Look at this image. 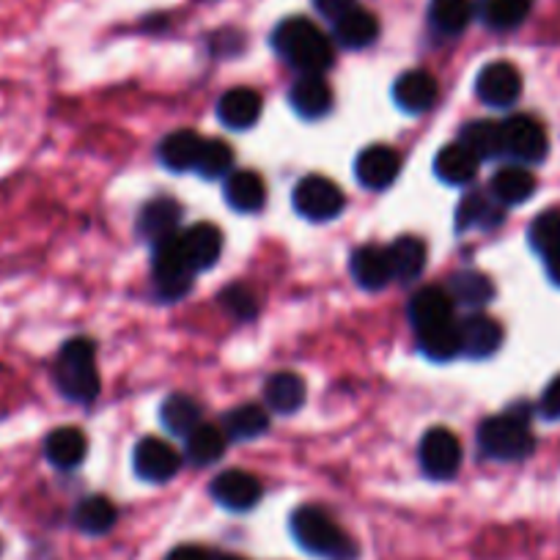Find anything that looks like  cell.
<instances>
[{
  "mask_svg": "<svg viewBox=\"0 0 560 560\" xmlns=\"http://www.w3.org/2000/svg\"><path fill=\"white\" fill-rule=\"evenodd\" d=\"M420 467L434 481H448L459 472L462 467V445L456 440V434L451 429L438 427L429 429L420 440Z\"/></svg>",
  "mask_w": 560,
  "mask_h": 560,
  "instance_id": "obj_6",
  "label": "cell"
},
{
  "mask_svg": "<svg viewBox=\"0 0 560 560\" xmlns=\"http://www.w3.org/2000/svg\"><path fill=\"white\" fill-rule=\"evenodd\" d=\"M289 102H292L294 110L303 118H316L327 116L332 107V89L322 74H303L298 83L289 91Z\"/></svg>",
  "mask_w": 560,
  "mask_h": 560,
  "instance_id": "obj_17",
  "label": "cell"
},
{
  "mask_svg": "<svg viewBox=\"0 0 560 560\" xmlns=\"http://www.w3.org/2000/svg\"><path fill=\"white\" fill-rule=\"evenodd\" d=\"M472 18H476V3L472 0H432L429 3V25L440 36L465 34Z\"/></svg>",
  "mask_w": 560,
  "mask_h": 560,
  "instance_id": "obj_27",
  "label": "cell"
},
{
  "mask_svg": "<svg viewBox=\"0 0 560 560\" xmlns=\"http://www.w3.org/2000/svg\"><path fill=\"white\" fill-rule=\"evenodd\" d=\"M225 445H229V438H225L223 427L201 423L187 434V459L198 467L214 465L225 454Z\"/></svg>",
  "mask_w": 560,
  "mask_h": 560,
  "instance_id": "obj_34",
  "label": "cell"
},
{
  "mask_svg": "<svg viewBox=\"0 0 560 560\" xmlns=\"http://www.w3.org/2000/svg\"><path fill=\"white\" fill-rule=\"evenodd\" d=\"M231 165H234V154H231V147L225 140H214V138H203L201 152H198L196 160V171L207 179H220V176L231 174Z\"/></svg>",
  "mask_w": 560,
  "mask_h": 560,
  "instance_id": "obj_39",
  "label": "cell"
},
{
  "mask_svg": "<svg viewBox=\"0 0 560 560\" xmlns=\"http://www.w3.org/2000/svg\"><path fill=\"white\" fill-rule=\"evenodd\" d=\"M132 462H135V472H138L140 478H147V481H154V483L171 481L182 467L179 451L160 438L140 440V443L135 445Z\"/></svg>",
  "mask_w": 560,
  "mask_h": 560,
  "instance_id": "obj_10",
  "label": "cell"
},
{
  "mask_svg": "<svg viewBox=\"0 0 560 560\" xmlns=\"http://www.w3.org/2000/svg\"><path fill=\"white\" fill-rule=\"evenodd\" d=\"M503 124V154L516 163H541L547 158L549 140L541 124L530 116H511Z\"/></svg>",
  "mask_w": 560,
  "mask_h": 560,
  "instance_id": "obj_7",
  "label": "cell"
},
{
  "mask_svg": "<svg viewBox=\"0 0 560 560\" xmlns=\"http://www.w3.org/2000/svg\"><path fill=\"white\" fill-rule=\"evenodd\" d=\"M272 47L303 74H325L336 61L332 39L308 18H289L272 31Z\"/></svg>",
  "mask_w": 560,
  "mask_h": 560,
  "instance_id": "obj_1",
  "label": "cell"
},
{
  "mask_svg": "<svg viewBox=\"0 0 560 560\" xmlns=\"http://www.w3.org/2000/svg\"><path fill=\"white\" fill-rule=\"evenodd\" d=\"M182 220V207L174 201V198H154L147 207L140 209L138 218V231L147 240L158 242L163 236L176 234V225Z\"/></svg>",
  "mask_w": 560,
  "mask_h": 560,
  "instance_id": "obj_26",
  "label": "cell"
},
{
  "mask_svg": "<svg viewBox=\"0 0 560 560\" xmlns=\"http://www.w3.org/2000/svg\"><path fill=\"white\" fill-rule=\"evenodd\" d=\"M218 560H245V558H234V555H225V558H218Z\"/></svg>",
  "mask_w": 560,
  "mask_h": 560,
  "instance_id": "obj_46",
  "label": "cell"
},
{
  "mask_svg": "<svg viewBox=\"0 0 560 560\" xmlns=\"http://www.w3.org/2000/svg\"><path fill=\"white\" fill-rule=\"evenodd\" d=\"M56 382L61 393L72 401H94L100 393V371H96V349L89 338H72L61 347L56 363Z\"/></svg>",
  "mask_w": 560,
  "mask_h": 560,
  "instance_id": "obj_2",
  "label": "cell"
},
{
  "mask_svg": "<svg viewBox=\"0 0 560 560\" xmlns=\"http://www.w3.org/2000/svg\"><path fill=\"white\" fill-rule=\"evenodd\" d=\"M179 245L192 272H203V269L218 264L220 250H223V236H220V229H214L212 223H196L187 231H182Z\"/></svg>",
  "mask_w": 560,
  "mask_h": 560,
  "instance_id": "obj_13",
  "label": "cell"
},
{
  "mask_svg": "<svg viewBox=\"0 0 560 560\" xmlns=\"http://www.w3.org/2000/svg\"><path fill=\"white\" fill-rule=\"evenodd\" d=\"M294 209L303 214L305 220H332L341 214L343 209V192L327 176H305L294 187Z\"/></svg>",
  "mask_w": 560,
  "mask_h": 560,
  "instance_id": "obj_8",
  "label": "cell"
},
{
  "mask_svg": "<svg viewBox=\"0 0 560 560\" xmlns=\"http://www.w3.org/2000/svg\"><path fill=\"white\" fill-rule=\"evenodd\" d=\"M74 525L89 536H102L116 525V505L102 494L80 500L78 509H74Z\"/></svg>",
  "mask_w": 560,
  "mask_h": 560,
  "instance_id": "obj_38",
  "label": "cell"
},
{
  "mask_svg": "<svg viewBox=\"0 0 560 560\" xmlns=\"http://www.w3.org/2000/svg\"><path fill=\"white\" fill-rule=\"evenodd\" d=\"M269 429V412L258 404H242L223 418V432L231 440L261 438Z\"/></svg>",
  "mask_w": 560,
  "mask_h": 560,
  "instance_id": "obj_35",
  "label": "cell"
},
{
  "mask_svg": "<svg viewBox=\"0 0 560 560\" xmlns=\"http://www.w3.org/2000/svg\"><path fill=\"white\" fill-rule=\"evenodd\" d=\"M462 332V354L472 360L492 358L503 343V327L487 314H472L459 322Z\"/></svg>",
  "mask_w": 560,
  "mask_h": 560,
  "instance_id": "obj_14",
  "label": "cell"
},
{
  "mask_svg": "<svg viewBox=\"0 0 560 560\" xmlns=\"http://www.w3.org/2000/svg\"><path fill=\"white\" fill-rule=\"evenodd\" d=\"M203 138L196 135L192 129H179V132H171L168 138L160 143V160H163L165 168L171 171H192L196 168L198 152H201Z\"/></svg>",
  "mask_w": 560,
  "mask_h": 560,
  "instance_id": "obj_32",
  "label": "cell"
},
{
  "mask_svg": "<svg viewBox=\"0 0 560 560\" xmlns=\"http://www.w3.org/2000/svg\"><path fill=\"white\" fill-rule=\"evenodd\" d=\"M418 343L432 360H440V363H443V360H454L456 354H462L459 322L454 319L445 322V325L418 330Z\"/></svg>",
  "mask_w": 560,
  "mask_h": 560,
  "instance_id": "obj_37",
  "label": "cell"
},
{
  "mask_svg": "<svg viewBox=\"0 0 560 560\" xmlns=\"http://www.w3.org/2000/svg\"><path fill=\"white\" fill-rule=\"evenodd\" d=\"M352 275L360 287L369 292H380L393 280L390 264H387L385 247L363 245L352 253Z\"/></svg>",
  "mask_w": 560,
  "mask_h": 560,
  "instance_id": "obj_21",
  "label": "cell"
},
{
  "mask_svg": "<svg viewBox=\"0 0 560 560\" xmlns=\"http://www.w3.org/2000/svg\"><path fill=\"white\" fill-rule=\"evenodd\" d=\"M398 171H401V158L390 147L363 149L358 163H354L358 182L363 187H369V190H385V187H390L398 179Z\"/></svg>",
  "mask_w": 560,
  "mask_h": 560,
  "instance_id": "obj_11",
  "label": "cell"
},
{
  "mask_svg": "<svg viewBox=\"0 0 560 560\" xmlns=\"http://www.w3.org/2000/svg\"><path fill=\"white\" fill-rule=\"evenodd\" d=\"M154 245V287L163 300H179L190 292L192 287V267L187 264L185 253H182L179 234L163 236V240L152 242Z\"/></svg>",
  "mask_w": 560,
  "mask_h": 560,
  "instance_id": "obj_5",
  "label": "cell"
},
{
  "mask_svg": "<svg viewBox=\"0 0 560 560\" xmlns=\"http://www.w3.org/2000/svg\"><path fill=\"white\" fill-rule=\"evenodd\" d=\"M533 0H478L476 14L492 31H511L530 14Z\"/></svg>",
  "mask_w": 560,
  "mask_h": 560,
  "instance_id": "obj_33",
  "label": "cell"
},
{
  "mask_svg": "<svg viewBox=\"0 0 560 560\" xmlns=\"http://www.w3.org/2000/svg\"><path fill=\"white\" fill-rule=\"evenodd\" d=\"M478 445L487 456L500 462L525 459L536 448L530 429H527V415L509 409L505 415L487 418L478 427Z\"/></svg>",
  "mask_w": 560,
  "mask_h": 560,
  "instance_id": "obj_4",
  "label": "cell"
},
{
  "mask_svg": "<svg viewBox=\"0 0 560 560\" xmlns=\"http://www.w3.org/2000/svg\"><path fill=\"white\" fill-rule=\"evenodd\" d=\"M544 264H547L549 280H552L555 287H560V250H555V253H549V256H544Z\"/></svg>",
  "mask_w": 560,
  "mask_h": 560,
  "instance_id": "obj_45",
  "label": "cell"
},
{
  "mask_svg": "<svg viewBox=\"0 0 560 560\" xmlns=\"http://www.w3.org/2000/svg\"><path fill=\"white\" fill-rule=\"evenodd\" d=\"M160 418H163V427L168 429L176 438H187L196 427H201V407L192 401L190 396H168L163 401V409H160Z\"/></svg>",
  "mask_w": 560,
  "mask_h": 560,
  "instance_id": "obj_36",
  "label": "cell"
},
{
  "mask_svg": "<svg viewBox=\"0 0 560 560\" xmlns=\"http://www.w3.org/2000/svg\"><path fill=\"white\" fill-rule=\"evenodd\" d=\"M434 174H438L445 185H470L478 174V160L472 158L462 143H448V147L440 149V154L434 158Z\"/></svg>",
  "mask_w": 560,
  "mask_h": 560,
  "instance_id": "obj_29",
  "label": "cell"
},
{
  "mask_svg": "<svg viewBox=\"0 0 560 560\" xmlns=\"http://www.w3.org/2000/svg\"><path fill=\"white\" fill-rule=\"evenodd\" d=\"M336 28H332V36L341 47L347 50H363V47L374 45L380 39V20L376 14H371L369 9L354 7L352 12H347L343 18H338Z\"/></svg>",
  "mask_w": 560,
  "mask_h": 560,
  "instance_id": "obj_18",
  "label": "cell"
},
{
  "mask_svg": "<svg viewBox=\"0 0 560 560\" xmlns=\"http://www.w3.org/2000/svg\"><path fill=\"white\" fill-rule=\"evenodd\" d=\"M292 533L305 552L327 560H349L352 541L343 536L330 514H325L316 505H303L292 514Z\"/></svg>",
  "mask_w": 560,
  "mask_h": 560,
  "instance_id": "obj_3",
  "label": "cell"
},
{
  "mask_svg": "<svg viewBox=\"0 0 560 560\" xmlns=\"http://www.w3.org/2000/svg\"><path fill=\"white\" fill-rule=\"evenodd\" d=\"M503 223V203L492 192H470L456 209V229H494Z\"/></svg>",
  "mask_w": 560,
  "mask_h": 560,
  "instance_id": "obj_20",
  "label": "cell"
},
{
  "mask_svg": "<svg viewBox=\"0 0 560 560\" xmlns=\"http://www.w3.org/2000/svg\"><path fill=\"white\" fill-rule=\"evenodd\" d=\"M168 560H212V558H209L207 549L187 544V547H176L174 552L168 555Z\"/></svg>",
  "mask_w": 560,
  "mask_h": 560,
  "instance_id": "obj_44",
  "label": "cell"
},
{
  "mask_svg": "<svg viewBox=\"0 0 560 560\" xmlns=\"http://www.w3.org/2000/svg\"><path fill=\"white\" fill-rule=\"evenodd\" d=\"M225 201L236 212H258L267 203V187L264 179L253 171H231L225 179Z\"/></svg>",
  "mask_w": 560,
  "mask_h": 560,
  "instance_id": "obj_24",
  "label": "cell"
},
{
  "mask_svg": "<svg viewBox=\"0 0 560 560\" xmlns=\"http://www.w3.org/2000/svg\"><path fill=\"white\" fill-rule=\"evenodd\" d=\"M264 398H267V407L272 412L292 415L305 404V382L292 371H280V374H272L267 380Z\"/></svg>",
  "mask_w": 560,
  "mask_h": 560,
  "instance_id": "obj_28",
  "label": "cell"
},
{
  "mask_svg": "<svg viewBox=\"0 0 560 560\" xmlns=\"http://www.w3.org/2000/svg\"><path fill=\"white\" fill-rule=\"evenodd\" d=\"M85 451H89V440L74 427L52 429L45 440V456L50 459V465L61 467V470L78 467L85 459Z\"/></svg>",
  "mask_w": 560,
  "mask_h": 560,
  "instance_id": "obj_23",
  "label": "cell"
},
{
  "mask_svg": "<svg viewBox=\"0 0 560 560\" xmlns=\"http://www.w3.org/2000/svg\"><path fill=\"white\" fill-rule=\"evenodd\" d=\"M393 100L407 113L429 110L438 100V80L427 69H409L393 83Z\"/></svg>",
  "mask_w": 560,
  "mask_h": 560,
  "instance_id": "obj_15",
  "label": "cell"
},
{
  "mask_svg": "<svg viewBox=\"0 0 560 560\" xmlns=\"http://www.w3.org/2000/svg\"><path fill=\"white\" fill-rule=\"evenodd\" d=\"M489 192L498 198L503 207H516V203L530 201L536 192V176L525 168V165H505L492 176Z\"/></svg>",
  "mask_w": 560,
  "mask_h": 560,
  "instance_id": "obj_22",
  "label": "cell"
},
{
  "mask_svg": "<svg viewBox=\"0 0 560 560\" xmlns=\"http://www.w3.org/2000/svg\"><path fill=\"white\" fill-rule=\"evenodd\" d=\"M261 116V96L253 89H231L220 96L218 118L231 129H250Z\"/></svg>",
  "mask_w": 560,
  "mask_h": 560,
  "instance_id": "obj_19",
  "label": "cell"
},
{
  "mask_svg": "<svg viewBox=\"0 0 560 560\" xmlns=\"http://www.w3.org/2000/svg\"><path fill=\"white\" fill-rule=\"evenodd\" d=\"M476 94L489 107H511L522 94V74L514 63L492 61L478 72Z\"/></svg>",
  "mask_w": 560,
  "mask_h": 560,
  "instance_id": "obj_9",
  "label": "cell"
},
{
  "mask_svg": "<svg viewBox=\"0 0 560 560\" xmlns=\"http://www.w3.org/2000/svg\"><path fill=\"white\" fill-rule=\"evenodd\" d=\"M538 407H541L544 418L560 420V376H558V380L549 382L547 390H544V396H541V404H538Z\"/></svg>",
  "mask_w": 560,
  "mask_h": 560,
  "instance_id": "obj_43",
  "label": "cell"
},
{
  "mask_svg": "<svg viewBox=\"0 0 560 560\" xmlns=\"http://www.w3.org/2000/svg\"><path fill=\"white\" fill-rule=\"evenodd\" d=\"M212 498L229 511H250L261 500V481L245 470H225L214 478Z\"/></svg>",
  "mask_w": 560,
  "mask_h": 560,
  "instance_id": "obj_12",
  "label": "cell"
},
{
  "mask_svg": "<svg viewBox=\"0 0 560 560\" xmlns=\"http://www.w3.org/2000/svg\"><path fill=\"white\" fill-rule=\"evenodd\" d=\"M448 294L454 305H465V308H483L489 300L494 298L492 280L478 269H462L451 278Z\"/></svg>",
  "mask_w": 560,
  "mask_h": 560,
  "instance_id": "obj_31",
  "label": "cell"
},
{
  "mask_svg": "<svg viewBox=\"0 0 560 560\" xmlns=\"http://www.w3.org/2000/svg\"><path fill=\"white\" fill-rule=\"evenodd\" d=\"M385 253L393 280H401V283L418 280L423 267H427V245L418 236H401L390 247H385Z\"/></svg>",
  "mask_w": 560,
  "mask_h": 560,
  "instance_id": "obj_25",
  "label": "cell"
},
{
  "mask_svg": "<svg viewBox=\"0 0 560 560\" xmlns=\"http://www.w3.org/2000/svg\"><path fill=\"white\" fill-rule=\"evenodd\" d=\"M409 319H412L415 330L454 322V300H451L448 289L427 287L415 292L409 300Z\"/></svg>",
  "mask_w": 560,
  "mask_h": 560,
  "instance_id": "obj_16",
  "label": "cell"
},
{
  "mask_svg": "<svg viewBox=\"0 0 560 560\" xmlns=\"http://www.w3.org/2000/svg\"><path fill=\"white\" fill-rule=\"evenodd\" d=\"M530 245L541 256L560 250V209L558 212H544L530 225Z\"/></svg>",
  "mask_w": 560,
  "mask_h": 560,
  "instance_id": "obj_40",
  "label": "cell"
},
{
  "mask_svg": "<svg viewBox=\"0 0 560 560\" xmlns=\"http://www.w3.org/2000/svg\"><path fill=\"white\" fill-rule=\"evenodd\" d=\"M314 7L322 18H327L336 23L338 18H343V14L352 12V9L358 7V0H314Z\"/></svg>",
  "mask_w": 560,
  "mask_h": 560,
  "instance_id": "obj_42",
  "label": "cell"
},
{
  "mask_svg": "<svg viewBox=\"0 0 560 560\" xmlns=\"http://www.w3.org/2000/svg\"><path fill=\"white\" fill-rule=\"evenodd\" d=\"M220 303H223V308L229 311L231 316H236V319H253L258 311L256 298H253L250 289L245 287H229L220 294Z\"/></svg>",
  "mask_w": 560,
  "mask_h": 560,
  "instance_id": "obj_41",
  "label": "cell"
},
{
  "mask_svg": "<svg viewBox=\"0 0 560 560\" xmlns=\"http://www.w3.org/2000/svg\"><path fill=\"white\" fill-rule=\"evenodd\" d=\"M462 147L481 163V160H494L503 154V124L500 121H470L462 129Z\"/></svg>",
  "mask_w": 560,
  "mask_h": 560,
  "instance_id": "obj_30",
  "label": "cell"
}]
</instances>
